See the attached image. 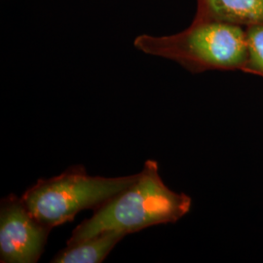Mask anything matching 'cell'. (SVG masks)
<instances>
[{
	"mask_svg": "<svg viewBox=\"0 0 263 263\" xmlns=\"http://www.w3.org/2000/svg\"><path fill=\"white\" fill-rule=\"evenodd\" d=\"M191 207V197L168 187L160 176L158 163L147 160L136 181L76 226L66 244L108 230L128 235L151 226L176 223Z\"/></svg>",
	"mask_w": 263,
	"mask_h": 263,
	"instance_id": "cell-1",
	"label": "cell"
},
{
	"mask_svg": "<svg viewBox=\"0 0 263 263\" xmlns=\"http://www.w3.org/2000/svg\"><path fill=\"white\" fill-rule=\"evenodd\" d=\"M134 45L146 55L174 61L192 73L243 71L248 58L246 29L212 21L193 20L189 28L172 35L141 34Z\"/></svg>",
	"mask_w": 263,
	"mask_h": 263,
	"instance_id": "cell-2",
	"label": "cell"
},
{
	"mask_svg": "<svg viewBox=\"0 0 263 263\" xmlns=\"http://www.w3.org/2000/svg\"><path fill=\"white\" fill-rule=\"evenodd\" d=\"M138 175L105 178L72 166L51 179H38L21 197L31 215L52 230L72 221L81 211L102 207L132 185Z\"/></svg>",
	"mask_w": 263,
	"mask_h": 263,
	"instance_id": "cell-3",
	"label": "cell"
},
{
	"mask_svg": "<svg viewBox=\"0 0 263 263\" xmlns=\"http://www.w3.org/2000/svg\"><path fill=\"white\" fill-rule=\"evenodd\" d=\"M51 229L40 223L23 202L11 194L0 204V261L36 263Z\"/></svg>",
	"mask_w": 263,
	"mask_h": 263,
	"instance_id": "cell-4",
	"label": "cell"
},
{
	"mask_svg": "<svg viewBox=\"0 0 263 263\" xmlns=\"http://www.w3.org/2000/svg\"><path fill=\"white\" fill-rule=\"evenodd\" d=\"M194 20L240 27L263 24V0H197Z\"/></svg>",
	"mask_w": 263,
	"mask_h": 263,
	"instance_id": "cell-5",
	"label": "cell"
},
{
	"mask_svg": "<svg viewBox=\"0 0 263 263\" xmlns=\"http://www.w3.org/2000/svg\"><path fill=\"white\" fill-rule=\"evenodd\" d=\"M126 234L116 230L104 231L81 242L66 245L53 257V263L103 262Z\"/></svg>",
	"mask_w": 263,
	"mask_h": 263,
	"instance_id": "cell-6",
	"label": "cell"
},
{
	"mask_svg": "<svg viewBox=\"0 0 263 263\" xmlns=\"http://www.w3.org/2000/svg\"><path fill=\"white\" fill-rule=\"evenodd\" d=\"M248 58L243 72L263 77V24L246 28Z\"/></svg>",
	"mask_w": 263,
	"mask_h": 263,
	"instance_id": "cell-7",
	"label": "cell"
}]
</instances>
